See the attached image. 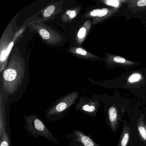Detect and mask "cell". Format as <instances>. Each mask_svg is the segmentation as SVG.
I'll return each instance as SVG.
<instances>
[{"instance_id": "4", "label": "cell", "mask_w": 146, "mask_h": 146, "mask_svg": "<svg viewBox=\"0 0 146 146\" xmlns=\"http://www.w3.org/2000/svg\"><path fill=\"white\" fill-rule=\"evenodd\" d=\"M28 27L31 31L36 32L43 41L48 45H58L63 40V37L60 34L51 27L41 22L39 19L31 22Z\"/></svg>"}, {"instance_id": "1", "label": "cell", "mask_w": 146, "mask_h": 146, "mask_svg": "<svg viewBox=\"0 0 146 146\" xmlns=\"http://www.w3.org/2000/svg\"><path fill=\"white\" fill-rule=\"evenodd\" d=\"M25 60L18 52L13 54L6 69L2 72L3 91L7 94H15L22 85L25 75Z\"/></svg>"}, {"instance_id": "15", "label": "cell", "mask_w": 146, "mask_h": 146, "mask_svg": "<svg viewBox=\"0 0 146 146\" xmlns=\"http://www.w3.org/2000/svg\"><path fill=\"white\" fill-rule=\"evenodd\" d=\"M10 140L8 134L1 124V145L0 146H10Z\"/></svg>"}, {"instance_id": "6", "label": "cell", "mask_w": 146, "mask_h": 146, "mask_svg": "<svg viewBox=\"0 0 146 146\" xmlns=\"http://www.w3.org/2000/svg\"><path fill=\"white\" fill-rule=\"evenodd\" d=\"M69 146H100L83 131L74 129L67 134Z\"/></svg>"}, {"instance_id": "17", "label": "cell", "mask_w": 146, "mask_h": 146, "mask_svg": "<svg viewBox=\"0 0 146 146\" xmlns=\"http://www.w3.org/2000/svg\"><path fill=\"white\" fill-rule=\"evenodd\" d=\"M140 78V75L138 74H134L130 77V78H129V81L130 82H137V81H139Z\"/></svg>"}, {"instance_id": "21", "label": "cell", "mask_w": 146, "mask_h": 146, "mask_svg": "<svg viewBox=\"0 0 146 146\" xmlns=\"http://www.w3.org/2000/svg\"><path fill=\"white\" fill-rule=\"evenodd\" d=\"M137 5L140 7L145 6H146V0H140L137 2Z\"/></svg>"}, {"instance_id": "7", "label": "cell", "mask_w": 146, "mask_h": 146, "mask_svg": "<svg viewBox=\"0 0 146 146\" xmlns=\"http://www.w3.org/2000/svg\"><path fill=\"white\" fill-rule=\"evenodd\" d=\"M100 108L98 101L87 99L85 97H80L75 104V110L82 112L90 117L96 116Z\"/></svg>"}, {"instance_id": "8", "label": "cell", "mask_w": 146, "mask_h": 146, "mask_svg": "<svg viewBox=\"0 0 146 146\" xmlns=\"http://www.w3.org/2000/svg\"><path fill=\"white\" fill-rule=\"evenodd\" d=\"M64 1L51 3L47 5L40 11L42 18L38 19L42 23H44L52 20L58 14L64 11L63 5Z\"/></svg>"}, {"instance_id": "20", "label": "cell", "mask_w": 146, "mask_h": 146, "mask_svg": "<svg viewBox=\"0 0 146 146\" xmlns=\"http://www.w3.org/2000/svg\"><path fill=\"white\" fill-rule=\"evenodd\" d=\"M108 13V10L106 8H103V9L100 10V14H99L98 17H102L106 15Z\"/></svg>"}, {"instance_id": "11", "label": "cell", "mask_w": 146, "mask_h": 146, "mask_svg": "<svg viewBox=\"0 0 146 146\" xmlns=\"http://www.w3.org/2000/svg\"><path fill=\"white\" fill-rule=\"evenodd\" d=\"M137 134L141 140L146 143V121L143 115H141L137 123Z\"/></svg>"}, {"instance_id": "14", "label": "cell", "mask_w": 146, "mask_h": 146, "mask_svg": "<svg viewBox=\"0 0 146 146\" xmlns=\"http://www.w3.org/2000/svg\"><path fill=\"white\" fill-rule=\"evenodd\" d=\"M130 136V128L128 125H124L117 146H127L129 141Z\"/></svg>"}, {"instance_id": "2", "label": "cell", "mask_w": 146, "mask_h": 146, "mask_svg": "<svg viewBox=\"0 0 146 146\" xmlns=\"http://www.w3.org/2000/svg\"><path fill=\"white\" fill-rule=\"evenodd\" d=\"M80 91H73L65 95L54 102L45 113L48 121L59 120L64 117L79 98Z\"/></svg>"}, {"instance_id": "13", "label": "cell", "mask_w": 146, "mask_h": 146, "mask_svg": "<svg viewBox=\"0 0 146 146\" xmlns=\"http://www.w3.org/2000/svg\"><path fill=\"white\" fill-rule=\"evenodd\" d=\"M81 11V7L78 6L67 10L61 16V20L63 23H70L76 17Z\"/></svg>"}, {"instance_id": "12", "label": "cell", "mask_w": 146, "mask_h": 146, "mask_svg": "<svg viewBox=\"0 0 146 146\" xmlns=\"http://www.w3.org/2000/svg\"><path fill=\"white\" fill-rule=\"evenodd\" d=\"M68 52L73 56L80 58L87 59L93 56L88 51L79 46L71 47L69 48Z\"/></svg>"}, {"instance_id": "9", "label": "cell", "mask_w": 146, "mask_h": 146, "mask_svg": "<svg viewBox=\"0 0 146 146\" xmlns=\"http://www.w3.org/2000/svg\"><path fill=\"white\" fill-rule=\"evenodd\" d=\"M108 122L109 126L113 132L117 131L119 115L117 108L115 105L110 107L108 110Z\"/></svg>"}, {"instance_id": "10", "label": "cell", "mask_w": 146, "mask_h": 146, "mask_svg": "<svg viewBox=\"0 0 146 146\" xmlns=\"http://www.w3.org/2000/svg\"><path fill=\"white\" fill-rule=\"evenodd\" d=\"M90 25L91 24H90V20H88L80 28L79 30L78 31L76 35L75 40H76V43L78 46H81V45L85 40L90 28Z\"/></svg>"}, {"instance_id": "16", "label": "cell", "mask_w": 146, "mask_h": 146, "mask_svg": "<svg viewBox=\"0 0 146 146\" xmlns=\"http://www.w3.org/2000/svg\"><path fill=\"white\" fill-rule=\"evenodd\" d=\"M106 4L112 6L117 7L119 6V1L117 0H109L106 1Z\"/></svg>"}, {"instance_id": "5", "label": "cell", "mask_w": 146, "mask_h": 146, "mask_svg": "<svg viewBox=\"0 0 146 146\" xmlns=\"http://www.w3.org/2000/svg\"><path fill=\"white\" fill-rule=\"evenodd\" d=\"M15 33L10 23L0 40V72H3L7 66L8 56L14 46Z\"/></svg>"}, {"instance_id": "19", "label": "cell", "mask_w": 146, "mask_h": 146, "mask_svg": "<svg viewBox=\"0 0 146 146\" xmlns=\"http://www.w3.org/2000/svg\"><path fill=\"white\" fill-rule=\"evenodd\" d=\"M100 9H95L91 11L89 13L90 16L92 17H98L99 14H100Z\"/></svg>"}, {"instance_id": "18", "label": "cell", "mask_w": 146, "mask_h": 146, "mask_svg": "<svg viewBox=\"0 0 146 146\" xmlns=\"http://www.w3.org/2000/svg\"><path fill=\"white\" fill-rule=\"evenodd\" d=\"M113 61L117 63H119V64H123L126 61L125 59L124 58L122 57H119V56H116L113 58Z\"/></svg>"}, {"instance_id": "3", "label": "cell", "mask_w": 146, "mask_h": 146, "mask_svg": "<svg viewBox=\"0 0 146 146\" xmlns=\"http://www.w3.org/2000/svg\"><path fill=\"white\" fill-rule=\"evenodd\" d=\"M25 121L24 128L33 137L36 138L39 137H43L48 142L53 143H58L56 137L50 130L47 127L45 122L39 117L36 114L26 115L23 114Z\"/></svg>"}]
</instances>
